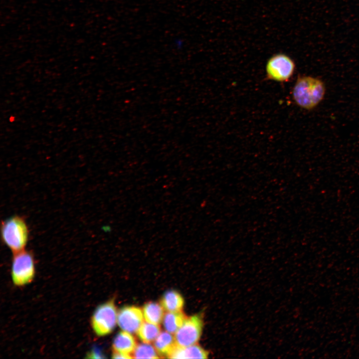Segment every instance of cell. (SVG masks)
I'll use <instances>...</instances> for the list:
<instances>
[{"mask_svg": "<svg viewBox=\"0 0 359 359\" xmlns=\"http://www.w3.org/2000/svg\"><path fill=\"white\" fill-rule=\"evenodd\" d=\"M143 311L138 307H124L118 312L117 324L123 331L134 333L143 324Z\"/></svg>", "mask_w": 359, "mask_h": 359, "instance_id": "obj_7", "label": "cell"}, {"mask_svg": "<svg viewBox=\"0 0 359 359\" xmlns=\"http://www.w3.org/2000/svg\"><path fill=\"white\" fill-rule=\"evenodd\" d=\"M187 317L182 312H167L163 318V326L166 331L174 334L182 326Z\"/></svg>", "mask_w": 359, "mask_h": 359, "instance_id": "obj_13", "label": "cell"}, {"mask_svg": "<svg viewBox=\"0 0 359 359\" xmlns=\"http://www.w3.org/2000/svg\"><path fill=\"white\" fill-rule=\"evenodd\" d=\"M0 232L2 241L13 253L24 250L29 231L22 216L13 215L2 221Z\"/></svg>", "mask_w": 359, "mask_h": 359, "instance_id": "obj_2", "label": "cell"}, {"mask_svg": "<svg viewBox=\"0 0 359 359\" xmlns=\"http://www.w3.org/2000/svg\"><path fill=\"white\" fill-rule=\"evenodd\" d=\"M175 44L178 48H180L182 46V42L180 40H178L175 42Z\"/></svg>", "mask_w": 359, "mask_h": 359, "instance_id": "obj_18", "label": "cell"}, {"mask_svg": "<svg viewBox=\"0 0 359 359\" xmlns=\"http://www.w3.org/2000/svg\"><path fill=\"white\" fill-rule=\"evenodd\" d=\"M131 334L124 331L119 332L113 342V351L129 355L133 354L137 347V343Z\"/></svg>", "mask_w": 359, "mask_h": 359, "instance_id": "obj_9", "label": "cell"}, {"mask_svg": "<svg viewBox=\"0 0 359 359\" xmlns=\"http://www.w3.org/2000/svg\"><path fill=\"white\" fill-rule=\"evenodd\" d=\"M209 353L197 344L187 346L178 345L169 355L170 359H207Z\"/></svg>", "mask_w": 359, "mask_h": 359, "instance_id": "obj_8", "label": "cell"}, {"mask_svg": "<svg viewBox=\"0 0 359 359\" xmlns=\"http://www.w3.org/2000/svg\"><path fill=\"white\" fill-rule=\"evenodd\" d=\"M133 358L158 359L160 358L155 347L149 343L141 344L136 347L133 354Z\"/></svg>", "mask_w": 359, "mask_h": 359, "instance_id": "obj_15", "label": "cell"}, {"mask_svg": "<svg viewBox=\"0 0 359 359\" xmlns=\"http://www.w3.org/2000/svg\"><path fill=\"white\" fill-rule=\"evenodd\" d=\"M161 304L167 312H181L184 305V300L179 292L172 290L164 294L161 300Z\"/></svg>", "mask_w": 359, "mask_h": 359, "instance_id": "obj_11", "label": "cell"}, {"mask_svg": "<svg viewBox=\"0 0 359 359\" xmlns=\"http://www.w3.org/2000/svg\"><path fill=\"white\" fill-rule=\"evenodd\" d=\"M295 68V63L289 56L277 53L271 56L266 63V76L271 80L286 82L293 76Z\"/></svg>", "mask_w": 359, "mask_h": 359, "instance_id": "obj_5", "label": "cell"}, {"mask_svg": "<svg viewBox=\"0 0 359 359\" xmlns=\"http://www.w3.org/2000/svg\"><path fill=\"white\" fill-rule=\"evenodd\" d=\"M112 358L114 359H131L133 357L131 355L123 354L113 351Z\"/></svg>", "mask_w": 359, "mask_h": 359, "instance_id": "obj_16", "label": "cell"}, {"mask_svg": "<svg viewBox=\"0 0 359 359\" xmlns=\"http://www.w3.org/2000/svg\"><path fill=\"white\" fill-rule=\"evenodd\" d=\"M117 316L118 313L113 299L97 307L91 319L94 333L99 337L110 334L117 323Z\"/></svg>", "mask_w": 359, "mask_h": 359, "instance_id": "obj_3", "label": "cell"}, {"mask_svg": "<svg viewBox=\"0 0 359 359\" xmlns=\"http://www.w3.org/2000/svg\"><path fill=\"white\" fill-rule=\"evenodd\" d=\"M154 345L159 355L168 358L178 345L175 337L167 331L159 334L154 341Z\"/></svg>", "mask_w": 359, "mask_h": 359, "instance_id": "obj_10", "label": "cell"}, {"mask_svg": "<svg viewBox=\"0 0 359 359\" xmlns=\"http://www.w3.org/2000/svg\"><path fill=\"white\" fill-rule=\"evenodd\" d=\"M326 86L320 79L299 75L292 90L293 99L299 107L307 110L315 108L322 101Z\"/></svg>", "mask_w": 359, "mask_h": 359, "instance_id": "obj_1", "label": "cell"}, {"mask_svg": "<svg viewBox=\"0 0 359 359\" xmlns=\"http://www.w3.org/2000/svg\"><path fill=\"white\" fill-rule=\"evenodd\" d=\"M137 333L142 341L145 343H150L154 341L161 333V328L159 325L146 321L143 323Z\"/></svg>", "mask_w": 359, "mask_h": 359, "instance_id": "obj_14", "label": "cell"}, {"mask_svg": "<svg viewBox=\"0 0 359 359\" xmlns=\"http://www.w3.org/2000/svg\"><path fill=\"white\" fill-rule=\"evenodd\" d=\"M35 275L34 258L32 253L25 249L13 253L11 277L13 284L22 286L30 283Z\"/></svg>", "mask_w": 359, "mask_h": 359, "instance_id": "obj_4", "label": "cell"}, {"mask_svg": "<svg viewBox=\"0 0 359 359\" xmlns=\"http://www.w3.org/2000/svg\"><path fill=\"white\" fill-rule=\"evenodd\" d=\"M203 327L202 315L198 314L186 318L175 334L177 344L187 347L196 344L199 340Z\"/></svg>", "mask_w": 359, "mask_h": 359, "instance_id": "obj_6", "label": "cell"}, {"mask_svg": "<svg viewBox=\"0 0 359 359\" xmlns=\"http://www.w3.org/2000/svg\"><path fill=\"white\" fill-rule=\"evenodd\" d=\"M89 356H90V358H103L104 357L101 354L100 352H99V351H97V350H93L92 352H91V353L89 355Z\"/></svg>", "mask_w": 359, "mask_h": 359, "instance_id": "obj_17", "label": "cell"}, {"mask_svg": "<svg viewBox=\"0 0 359 359\" xmlns=\"http://www.w3.org/2000/svg\"><path fill=\"white\" fill-rule=\"evenodd\" d=\"M164 309L161 304L153 302H148L143 308L144 318L148 322L159 325L163 320Z\"/></svg>", "mask_w": 359, "mask_h": 359, "instance_id": "obj_12", "label": "cell"}]
</instances>
